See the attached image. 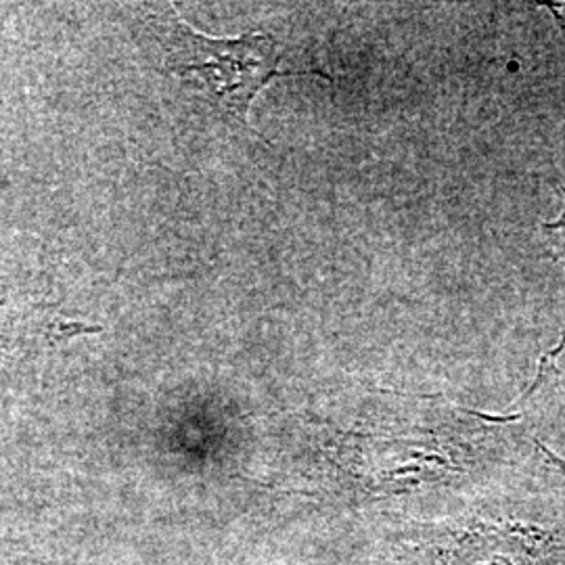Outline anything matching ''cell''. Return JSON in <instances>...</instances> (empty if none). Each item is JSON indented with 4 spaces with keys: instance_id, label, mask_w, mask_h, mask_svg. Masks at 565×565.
Instances as JSON below:
<instances>
[{
    "instance_id": "cell-2",
    "label": "cell",
    "mask_w": 565,
    "mask_h": 565,
    "mask_svg": "<svg viewBox=\"0 0 565 565\" xmlns=\"http://www.w3.org/2000/svg\"><path fill=\"white\" fill-rule=\"evenodd\" d=\"M545 233L548 235V239H551V245H553V258L565 256V210L559 221L545 224Z\"/></svg>"
},
{
    "instance_id": "cell-1",
    "label": "cell",
    "mask_w": 565,
    "mask_h": 565,
    "mask_svg": "<svg viewBox=\"0 0 565 565\" xmlns=\"http://www.w3.org/2000/svg\"><path fill=\"white\" fill-rule=\"evenodd\" d=\"M162 30L168 70L198 84L203 97L223 116L245 126L254 97L279 76L277 42L260 34L233 41L210 39L193 32L174 11L163 21Z\"/></svg>"
},
{
    "instance_id": "cell-3",
    "label": "cell",
    "mask_w": 565,
    "mask_h": 565,
    "mask_svg": "<svg viewBox=\"0 0 565 565\" xmlns=\"http://www.w3.org/2000/svg\"><path fill=\"white\" fill-rule=\"evenodd\" d=\"M551 11H553V13H555V18L562 21V23L565 25V11H562L557 4H551Z\"/></svg>"
}]
</instances>
